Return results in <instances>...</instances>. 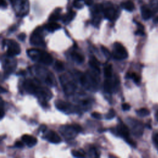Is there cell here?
<instances>
[{
    "mask_svg": "<svg viewBox=\"0 0 158 158\" xmlns=\"http://www.w3.org/2000/svg\"><path fill=\"white\" fill-rule=\"evenodd\" d=\"M117 130L118 133L124 138L127 139L129 138V130L125 125L123 123L119 124L117 127Z\"/></svg>",
    "mask_w": 158,
    "mask_h": 158,
    "instance_id": "10",
    "label": "cell"
},
{
    "mask_svg": "<svg viewBox=\"0 0 158 158\" xmlns=\"http://www.w3.org/2000/svg\"><path fill=\"white\" fill-rule=\"evenodd\" d=\"M75 16V12L72 11V10L69 12L63 17V22H64V23H69L71 20H73V19L74 18Z\"/></svg>",
    "mask_w": 158,
    "mask_h": 158,
    "instance_id": "15",
    "label": "cell"
},
{
    "mask_svg": "<svg viewBox=\"0 0 158 158\" xmlns=\"http://www.w3.org/2000/svg\"><path fill=\"white\" fill-rule=\"evenodd\" d=\"M72 127H73V129L75 130V131H77V132L80 131L81 130V128L78 125H72Z\"/></svg>",
    "mask_w": 158,
    "mask_h": 158,
    "instance_id": "33",
    "label": "cell"
},
{
    "mask_svg": "<svg viewBox=\"0 0 158 158\" xmlns=\"http://www.w3.org/2000/svg\"><path fill=\"white\" fill-rule=\"evenodd\" d=\"M91 116L94 118H97V119H101L102 118V116L100 114H99L98 112H93L92 114H91Z\"/></svg>",
    "mask_w": 158,
    "mask_h": 158,
    "instance_id": "29",
    "label": "cell"
},
{
    "mask_svg": "<svg viewBox=\"0 0 158 158\" xmlns=\"http://www.w3.org/2000/svg\"><path fill=\"white\" fill-rule=\"evenodd\" d=\"M7 3L5 0H0V7H6Z\"/></svg>",
    "mask_w": 158,
    "mask_h": 158,
    "instance_id": "35",
    "label": "cell"
},
{
    "mask_svg": "<svg viewBox=\"0 0 158 158\" xmlns=\"http://www.w3.org/2000/svg\"><path fill=\"white\" fill-rule=\"evenodd\" d=\"M141 12L142 17L144 20H148L152 17V11L149 8V7L147 6H143L141 8Z\"/></svg>",
    "mask_w": 158,
    "mask_h": 158,
    "instance_id": "11",
    "label": "cell"
},
{
    "mask_svg": "<svg viewBox=\"0 0 158 158\" xmlns=\"http://www.w3.org/2000/svg\"><path fill=\"white\" fill-rule=\"evenodd\" d=\"M45 138L52 143H59L61 141V138L58 134L52 130H49L45 135Z\"/></svg>",
    "mask_w": 158,
    "mask_h": 158,
    "instance_id": "7",
    "label": "cell"
},
{
    "mask_svg": "<svg viewBox=\"0 0 158 158\" xmlns=\"http://www.w3.org/2000/svg\"><path fill=\"white\" fill-rule=\"evenodd\" d=\"M55 68L57 70H62L64 69V64L60 60H57L55 63Z\"/></svg>",
    "mask_w": 158,
    "mask_h": 158,
    "instance_id": "25",
    "label": "cell"
},
{
    "mask_svg": "<svg viewBox=\"0 0 158 158\" xmlns=\"http://www.w3.org/2000/svg\"><path fill=\"white\" fill-rule=\"evenodd\" d=\"M23 86H24V88L26 89V91H28V93H37L40 91L38 86H36L35 85V83L30 80H26L24 82Z\"/></svg>",
    "mask_w": 158,
    "mask_h": 158,
    "instance_id": "8",
    "label": "cell"
},
{
    "mask_svg": "<svg viewBox=\"0 0 158 158\" xmlns=\"http://www.w3.org/2000/svg\"><path fill=\"white\" fill-rule=\"evenodd\" d=\"M156 120L158 121V110L156 112Z\"/></svg>",
    "mask_w": 158,
    "mask_h": 158,
    "instance_id": "39",
    "label": "cell"
},
{
    "mask_svg": "<svg viewBox=\"0 0 158 158\" xmlns=\"http://www.w3.org/2000/svg\"><path fill=\"white\" fill-rule=\"evenodd\" d=\"M136 113L140 117H146V116H148L149 115L150 111L148 109L143 107V108H141V109L137 110Z\"/></svg>",
    "mask_w": 158,
    "mask_h": 158,
    "instance_id": "18",
    "label": "cell"
},
{
    "mask_svg": "<svg viewBox=\"0 0 158 158\" xmlns=\"http://www.w3.org/2000/svg\"><path fill=\"white\" fill-rule=\"evenodd\" d=\"M6 137V135H3V136H0V141L2 140V139H4V138Z\"/></svg>",
    "mask_w": 158,
    "mask_h": 158,
    "instance_id": "38",
    "label": "cell"
},
{
    "mask_svg": "<svg viewBox=\"0 0 158 158\" xmlns=\"http://www.w3.org/2000/svg\"><path fill=\"white\" fill-rule=\"evenodd\" d=\"M56 106L58 109H59L62 111H64V112H66L67 110V109H69V106H70L69 103L64 102L63 101H56Z\"/></svg>",
    "mask_w": 158,
    "mask_h": 158,
    "instance_id": "12",
    "label": "cell"
},
{
    "mask_svg": "<svg viewBox=\"0 0 158 158\" xmlns=\"http://www.w3.org/2000/svg\"><path fill=\"white\" fill-rule=\"evenodd\" d=\"M101 49H102L103 53L105 54V56H106L107 57H109L110 56L111 54H110V52H109V51L108 50L107 48H106V47L102 46H101Z\"/></svg>",
    "mask_w": 158,
    "mask_h": 158,
    "instance_id": "28",
    "label": "cell"
},
{
    "mask_svg": "<svg viewBox=\"0 0 158 158\" xmlns=\"http://www.w3.org/2000/svg\"><path fill=\"white\" fill-rule=\"evenodd\" d=\"M115 115V112L113 109H110L107 114L106 115V118L107 119H111L114 118Z\"/></svg>",
    "mask_w": 158,
    "mask_h": 158,
    "instance_id": "24",
    "label": "cell"
},
{
    "mask_svg": "<svg viewBox=\"0 0 158 158\" xmlns=\"http://www.w3.org/2000/svg\"><path fill=\"white\" fill-rule=\"evenodd\" d=\"M153 141H154V143L155 144L156 148L158 150V133L154 135V136H153Z\"/></svg>",
    "mask_w": 158,
    "mask_h": 158,
    "instance_id": "30",
    "label": "cell"
},
{
    "mask_svg": "<svg viewBox=\"0 0 158 158\" xmlns=\"http://www.w3.org/2000/svg\"><path fill=\"white\" fill-rule=\"evenodd\" d=\"M101 10L104 17L109 20H113L117 17V10L110 2H105L101 4Z\"/></svg>",
    "mask_w": 158,
    "mask_h": 158,
    "instance_id": "3",
    "label": "cell"
},
{
    "mask_svg": "<svg viewBox=\"0 0 158 158\" xmlns=\"http://www.w3.org/2000/svg\"><path fill=\"white\" fill-rule=\"evenodd\" d=\"M137 24V30L135 31L136 35H144V26L140 23H136Z\"/></svg>",
    "mask_w": 158,
    "mask_h": 158,
    "instance_id": "22",
    "label": "cell"
},
{
    "mask_svg": "<svg viewBox=\"0 0 158 158\" xmlns=\"http://www.w3.org/2000/svg\"><path fill=\"white\" fill-rule=\"evenodd\" d=\"M27 53L28 56L33 60L38 61L46 65H50L53 61L52 56L49 53L44 51L37 49H31L28 50Z\"/></svg>",
    "mask_w": 158,
    "mask_h": 158,
    "instance_id": "1",
    "label": "cell"
},
{
    "mask_svg": "<svg viewBox=\"0 0 158 158\" xmlns=\"http://www.w3.org/2000/svg\"><path fill=\"white\" fill-rule=\"evenodd\" d=\"M122 107L123 110H128L130 109V106L128 103H123L122 105Z\"/></svg>",
    "mask_w": 158,
    "mask_h": 158,
    "instance_id": "31",
    "label": "cell"
},
{
    "mask_svg": "<svg viewBox=\"0 0 158 158\" xmlns=\"http://www.w3.org/2000/svg\"><path fill=\"white\" fill-rule=\"evenodd\" d=\"M12 7L16 14L20 17L26 15L30 9V4L28 0H13Z\"/></svg>",
    "mask_w": 158,
    "mask_h": 158,
    "instance_id": "2",
    "label": "cell"
},
{
    "mask_svg": "<svg viewBox=\"0 0 158 158\" xmlns=\"http://www.w3.org/2000/svg\"><path fill=\"white\" fill-rule=\"evenodd\" d=\"M60 9H56L49 17V20L50 22H56L57 20H58L60 16V12H59V10Z\"/></svg>",
    "mask_w": 158,
    "mask_h": 158,
    "instance_id": "16",
    "label": "cell"
},
{
    "mask_svg": "<svg viewBox=\"0 0 158 158\" xmlns=\"http://www.w3.org/2000/svg\"><path fill=\"white\" fill-rule=\"evenodd\" d=\"M72 154L73 155V156L75 157H85V155L83 154L81 152H80L78 151L77 150H72L71 151Z\"/></svg>",
    "mask_w": 158,
    "mask_h": 158,
    "instance_id": "26",
    "label": "cell"
},
{
    "mask_svg": "<svg viewBox=\"0 0 158 158\" xmlns=\"http://www.w3.org/2000/svg\"><path fill=\"white\" fill-rule=\"evenodd\" d=\"M22 139L23 143L30 148L34 146L37 143V139L35 136L30 135H23L22 136Z\"/></svg>",
    "mask_w": 158,
    "mask_h": 158,
    "instance_id": "9",
    "label": "cell"
},
{
    "mask_svg": "<svg viewBox=\"0 0 158 158\" xmlns=\"http://www.w3.org/2000/svg\"><path fill=\"white\" fill-rule=\"evenodd\" d=\"M104 74L107 78H109L112 77V67L110 65H107L104 68Z\"/></svg>",
    "mask_w": 158,
    "mask_h": 158,
    "instance_id": "20",
    "label": "cell"
},
{
    "mask_svg": "<svg viewBox=\"0 0 158 158\" xmlns=\"http://www.w3.org/2000/svg\"><path fill=\"white\" fill-rule=\"evenodd\" d=\"M4 111L2 108L0 107V120L4 116Z\"/></svg>",
    "mask_w": 158,
    "mask_h": 158,
    "instance_id": "36",
    "label": "cell"
},
{
    "mask_svg": "<svg viewBox=\"0 0 158 158\" xmlns=\"http://www.w3.org/2000/svg\"><path fill=\"white\" fill-rule=\"evenodd\" d=\"M73 6L76 8H78V9L82 8L83 4L81 2V0H75V1L73 2Z\"/></svg>",
    "mask_w": 158,
    "mask_h": 158,
    "instance_id": "27",
    "label": "cell"
},
{
    "mask_svg": "<svg viewBox=\"0 0 158 158\" xmlns=\"http://www.w3.org/2000/svg\"><path fill=\"white\" fill-rule=\"evenodd\" d=\"M24 146V144L20 141H17L15 143V146L17 148H22Z\"/></svg>",
    "mask_w": 158,
    "mask_h": 158,
    "instance_id": "32",
    "label": "cell"
},
{
    "mask_svg": "<svg viewBox=\"0 0 158 158\" xmlns=\"http://www.w3.org/2000/svg\"><path fill=\"white\" fill-rule=\"evenodd\" d=\"M71 55L72 58L78 63H82L84 61V57L77 52H73Z\"/></svg>",
    "mask_w": 158,
    "mask_h": 158,
    "instance_id": "17",
    "label": "cell"
},
{
    "mask_svg": "<svg viewBox=\"0 0 158 158\" xmlns=\"http://www.w3.org/2000/svg\"><path fill=\"white\" fill-rule=\"evenodd\" d=\"M46 125H42L40 127V130H41L42 131H44L46 130Z\"/></svg>",
    "mask_w": 158,
    "mask_h": 158,
    "instance_id": "37",
    "label": "cell"
},
{
    "mask_svg": "<svg viewBox=\"0 0 158 158\" xmlns=\"http://www.w3.org/2000/svg\"><path fill=\"white\" fill-rule=\"evenodd\" d=\"M156 20V22H158V17L155 19Z\"/></svg>",
    "mask_w": 158,
    "mask_h": 158,
    "instance_id": "40",
    "label": "cell"
},
{
    "mask_svg": "<svg viewBox=\"0 0 158 158\" xmlns=\"http://www.w3.org/2000/svg\"><path fill=\"white\" fill-rule=\"evenodd\" d=\"M42 30L43 29L41 27H37L34 30L30 38V42L31 44L34 45H38L43 43V40L41 35Z\"/></svg>",
    "mask_w": 158,
    "mask_h": 158,
    "instance_id": "6",
    "label": "cell"
},
{
    "mask_svg": "<svg viewBox=\"0 0 158 158\" xmlns=\"http://www.w3.org/2000/svg\"><path fill=\"white\" fill-rule=\"evenodd\" d=\"M89 64L91 65V67H92L93 68H94L95 69L98 70V71H99V68L98 67L99 65V62L98 61L97 59H96L94 57H93L91 60H90L89 61Z\"/></svg>",
    "mask_w": 158,
    "mask_h": 158,
    "instance_id": "23",
    "label": "cell"
},
{
    "mask_svg": "<svg viewBox=\"0 0 158 158\" xmlns=\"http://www.w3.org/2000/svg\"><path fill=\"white\" fill-rule=\"evenodd\" d=\"M113 56L116 59H124L128 57V52L125 47L120 43L116 42L114 44Z\"/></svg>",
    "mask_w": 158,
    "mask_h": 158,
    "instance_id": "4",
    "label": "cell"
},
{
    "mask_svg": "<svg viewBox=\"0 0 158 158\" xmlns=\"http://www.w3.org/2000/svg\"><path fill=\"white\" fill-rule=\"evenodd\" d=\"M5 43L7 46V54L9 56L13 57L20 54V47L16 41L12 40H5Z\"/></svg>",
    "mask_w": 158,
    "mask_h": 158,
    "instance_id": "5",
    "label": "cell"
},
{
    "mask_svg": "<svg viewBox=\"0 0 158 158\" xmlns=\"http://www.w3.org/2000/svg\"><path fill=\"white\" fill-rule=\"evenodd\" d=\"M60 25L56 22H50L46 25V28L49 31H54L60 28Z\"/></svg>",
    "mask_w": 158,
    "mask_h": 158,
    "instance_id": "14",
    "label": "cell"
},
{
    "mask_svg": "<svg viewBox=\"0 0 158 158\" xmlns=\"http://www.w3.org/2000/svg\"><path fill=\"white\" fill-rule=\"evenodd\" d=\"M121 7L124 9L125 10H127L129 12H131L135 9V5L133 2L131 1H127L125 2H123L121 4Z\"/></svg>",
    "mask_w": 158,
    "mask_h": 158,
    "instance_id": "13",
    "label": "cell"
},
{
    "mask_svg": "<svg viewBox=\"0 0 158 158\" xmlns=\"http://www.w3.org/2000/svg\"><path fill=\"white\" fill-rule=\"evenodd\" d=\"M104 88L106 91L110 93L112 88V85L111 81L109 79H106L104 83Z\"/></svg>",
    "mask_w": 158,
    "mask_h": 158,
    "instance_id": "21",
    "label": "cell"
},
{
    "mask_svg": "<svg viewBox=\"0 0 158 158\" xmlns=\"http://www.w3.org/2000/svg\"><path fill=\"white\" fill-rule=\"evenodd\" d=\"M19 38L21 40V41H23L24 40H25V37H26V35H25V33H20V34H19Z\"/></svg>",
    "mask_w": 158,
    "mask_h": 158,
    "instance_id": "34",
    "label": "cell"
},
{
    "mask_svg": "<svg viewBox=\"0 0 158 158\" xmlns=\"http://www.w3.org/2000/svg\"><path fill=\"white\" fill-rule=\"evenodd\" d=\"M127 77L132 78L134 82L136 83H139L140 82V77L136 73H127Z\"/></svg>",
    "mask_w": 158,
    "mask_h": 158,
    "instance_id": "19",
    "label": "cell"
}]
</instances>
